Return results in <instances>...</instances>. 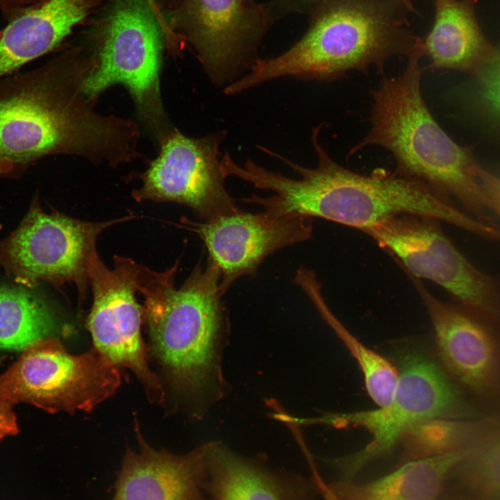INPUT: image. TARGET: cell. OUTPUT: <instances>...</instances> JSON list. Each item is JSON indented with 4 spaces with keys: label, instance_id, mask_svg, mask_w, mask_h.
<instances>
[{
    "label": "cell",
    "instance_id": "obj_9",
    "mask_svg": "<svg viewBox=\"0 0 500 500\" xmlns=\"http://www.w3.org/2000/svg\"><path fill=\"white\" fill-rule=\"evenodd\" d=\"M440 221L401 215L365 231L403 271L433 282L453 301L500 328V281L474 266L444 233Z\"/></svg>",
    "mask_w": 500,
    "mask_h": 500
},
{
    "label": "cell",
    "instance_id": "obj_10",
    "mask_svg": "<svg viewBox=\"0 0 500 500\" xmlns=\"http://www.w3.org/2000/svg\"><path fill=\"white\" fill-rule=\"evenodd\" d=\"M133 216L102 222L44 212L35 200L20 225L0 240V265L15 281L33 288L39 281H73L83 288L99 235Z\"/></svg>",
    "mask_w": 500,
    "mask_h": 500
},
{
    "label": "cell",
    "instance_id": "obj_14",
    "mask_svg": "<svg viewBox=\"0 0 500 500\" xmlns=\"http://www.w3.org/2000/svg\"><path fill=\"white\" fill-rule=\"evenodd\" d=\"M312 219L274 217L264 211L250 213L241 210L206 222L183 217L181 223L204 242L208 260L219 271L222 296L235 280L254 274L273 252L310 239Z\"/></svg>",
    "mask_w": 500,
    "mask_h": 500
},
{
    "label": "cell",
    "instance_id": "obj_28",
    "mask_svg": "<svg viewBox=\"0 0 500 500\" xmlns=\"http://www.w3.org/2000/svg\"><path fill=\"white\" fill-rule=\"evenodd\" d=\"M47 0H0V11L8 12L23 10Z\"/></svg>",
    "mask_w": 500,
    "mask_h": 500
},
{
    "label": "cell",
    "instance_id": "obj_16",
    "mask_svg": "<svg viewBox=\"0 0 500 500\" xmlns=\"http://www.w3.org/2000/svg\"><path fill=\"white\" fill-rule=\"evenodd\" d=\"M138 451L128 449L111 500H206L205 445L175 454L150 446L137 428Z\"/></svg>",
    "mask_w": 500,
    "mask_h": 500
},
{
    "label": "cell",
    "instance_id": "obj_1",
    "mask_svg": "<svg viewBox=\"0 0 500 500\" xmlns=\"http://www.w3.org/2000/svg\"><path fill=\"white\" fill-rule=\"evenodd\" d=\"M322 127L323 124L311 133L317 160L315 167L302 166L266 147L262 149L288 165L299 178L248 160L240 172V178L272 194H253L244 198L243 202L259 205L274 217H319L363 232L407 215L431 217L476 235L484 232L483 222L420 181L396 172L361 174L338 164L319 142Z\"/></svg>",
    "mask_w": 500,
    "mask_h": 500
},
{
    "label": "cell",
    "instance_id": "obj_19",
    "mask_svg": "<svg viewBox=\"0 0 500 500\" xmlns=\"http://www.w3.org/2000/svg\"><path fill=\"white\" fill-rule=\"evenodd\" d=\"M476 0H434L435 20L422 40L426 69H454L477 74L497 54L475 14Z\"/></svg>",
    "mask_w": 500,
    "mask_h": 500
},
{
    "label": "cell",
    "instance_id": "obj_4",
    "mask_svg": "<svg viewBox=\"0 0 500 500\" xmlns=\"http://www.w3.org/2000/svg\"><path fill=\"white\" fill-rule=\"evenodd\" d=\"M175 265L156 272L138 265L137 291L155 356L181 391L202 403L222 395L219 350L224 325L220 273L209 260L178 288Z\"/></svg>",
    "mask_w": 500,
    "mask_h": 500
},
{
    "label": "cell",
    "instance_id": "obj_27",
    "mask_svg": "<svg viewBox=\"0 0 500 500\" xmlns=\"http://www.w3.org/2000/svg\"><path fill=\"white\" fill-rule=\"evenodd\" d=\"M19 433V426L12 406L0 401V441Z\"/></svg>",
    "mask_w": 500,
    "mask_h": 500
},
{
    "label": "cell",
    "instance_id": "obj_3",
    "mask_svg": "<svg viewBox=\"0 0 500 500\" xmlns=\"http://www.w3.org/2000/svg\"><path fill=\"white\" fill-rule=\"evenodd\" d=\"M422 52L419 44L408 56L402 73L383 77L372 91L371 128L348 156L369 146L383 147L393 155L397 174L424 183L448 199H455L469 215L492 224L476 175L478 165L438 124L424 99Z\"/></svg>",
    "mask_w": 500,
    "mask_h": 500
},
{
    "label": "cell",
    "instance_id": "obj_5",
    "mask_svg": "<svg viewBox=\"0 0 500 500\" xmlns=\"http://www.w3.org/2000/svg\"><path fill=\"white\" fill-rule=\"evenodd\" d=\"M396 22L371 1H337L292 47L279 56L256 60L249 72L228 85L224 93L235 95L284 77L330 82L351 71L366 73L372 66L383 74L390 58L408 56L420 40L403 33Z\"/></svg>",
    "mask_w": 500,
    "mask_h": 500
},
{
    "label": "cell",
    "instance_id": "obj_7",
    "mask_svg": "<svg viewBox=\"0 0 500 500\" xmlns=\"http://www.w3.org/2000/svg\"><path fill=\"white\" fill-rule=\"evenodd\" d=\"M397 385L390 401L376 409L329 413L309 423L335 428H365L371 440L351 455L328 459L351 481L367 465L388 453L419 424L433 419H470L476 412L466 402L443 370L419 353H407L399 360Z\"/></svg>",
    "mask_w": 500,
    "mask_h": 500
},
{
    "label": "cell",
    "instance_id": "obj_24",
    "mask_svg": "<svg viewBox=\"0 0 500 500\" xmlns=\"http://www.w3.org/2000/svg\"><path fill=\"white\" fill-rule=\"evenodd\" d=\"M460 465L463 480L473 492L482 500H500V429Z\"/></svg>",
    "mask_w": 500,
    "mask_h": 500
},
{
    "label": "cell",
    "instance_id": "obj_15",
    "mask_svg": "<svg viewBox=\"0 0 500 500\" xmlns=\"http://www.w3.org/2000/svg\"><path fill=\"white\" fill-rule=\"evenodd\" d=\"M433 324L439 358L460 383L477 396L500 394V341L497 326L457 303L434 296L406 274Z\"/></svg>",
    "mask_w": 500,
    "mask_h": 500
},
{
    "label": "cell",
    "instance_id": "obj_2",
    "mask_svg": "<svg viewBox=\"0 0 500 500\" xmlns=\"http://www.w3.org/2000/svg\"><path fill=\"white\" fill-rule=\"evenodd\" d=\"M90 66L67 53L0 78V174L58 153L117 162L133 156V125L96 113L83 91Z\"/></svg>",
    "mask_w": 500,
    "mask_h": 500
},
{
    "label": "cell",
    "instance_id": "obj_13",
    "mask_svg": "<svg viewBox=\"0 0 500 500\" xmlns=\"http://www.w3.org/2000/svg\"><path fill=\"white\" fill-rule=\"evenodd\" d=\"M259 14L249 0H181L167 23L194 48L212 82L226 87L249 62Z\"/></svg>",
    "mask_w": 500,
    "mask_h": 500
},
{
    "label": "cell",
    "instance_id": "obj_18",
    "mask_svg": "<svg viewBox=\"0 0 500 500\" xmlns=\"http://www.w3.org/2000/svg\"><path fill=\"white\" fill-rule=\"evenodd\" d=\"M103 0H47L19 12L3 28L0 78L56 48Z\"/></svg>",
    "mask_w": 500,
    "mask_h": 500
},
{
    "label": "cell",
    "instance_id": "obj_25",
    "mask_svg": "<svg viewBox=\"0 0 500 500\" xmlns=\"http://www.w3.org/2000/svg\"><path fill=\"white\" fill-rule=\"evenodd\" d=\"M478 92L485 108L500 119V51L476 74Z\"/></svg>",
    "mask_w": 500,
    "mask_h": 500
},
{
    "label": "cell",
    "instance_id": "obj_20",
    "mask_svg": "<svg viewBox=\"0 0 500 500\" xmlns=\"http://www.w3.org/2000/svg\"><path fill=\"white\" fill-rule=\"evenodd\" d=\"M478 444L414 459L366 483L342 481L331 485L343 500H436L450 471L469 456Z\"/></svg>",
    "mask_w": 500,
    "mask_h": 500
},
{
    "label": "cell",
    "instance_id": "obj_23",
    "mask_svg": "<svg viewBox=\"0 0 500 500\" xmlns=\"http://www.w3.org/2000/svg\"><path fill=\"white\" fill-rule=\"evenodd\" d=\"M500 429V420L438 418L423 422L403 439L412 459L445 453L476 444Z\"/></svg>",
    "mask_w": 500,
    "mask_h": 500
},
{
    "label": "cell",
    "instance_id": "obj_29",
    "mask_svg": "<svg viewBox=\"0 0 500 500\" xmlns=\"http://www.w3.org/2000/svg\"><path fill=\"white\" fill-rule=\"evenodd\" d=\"M305 1H313V0H305ZM402 2L406 6H410L409 0H398Z\"/></svg>",
    "mask_w": 500,
    "mask_h": 500
},
{
    "label": "cell",
    "instance_id": "obj_30",
    "mask_svg": "<svg viewBox=\"0 0 500 500\" xmlns=\"http://www.w3.org/2000/svg\"><path fill=\"white\" fill-rule=\"evenodd\" d=\"M328 500H342V499L338 497H332Z\"/></svg>",
    "mask_w": 500,
    "mask_h": 500
},
{
    "label": "cell",
    "instance_id": "obj_6",
    "mask_svg": "<svg viewBox=\"0 0 500 500\" xmlns=\"http://www.w3.org/2000/svg\"><path fill=\"white\" fill-rule=\"evenodd\" d=\"M92 67L82 88L94 99L114 84L124 85L151 126L164 119L159 72L164 35L173 33L157 2L112 0L93 33Z\"/></svg>",
    "mask_w": 500,
    "mask_h": 500
},
{
    "label": "cell",
    "instance_id": "obj_31",
    "mask_svg": "<svg viewBox=\"0 0 500 500\" xmlns=\"http://www.w3.org/2000/svg\"><path fill=\"white\" fill-rule=\"evenodd\" d=\"M2 33H3V29H1V30H0V38H1V35H2Z\"/></svg>",
    "mask_w": 500,
    "mask_h": 500
},
{
    "label": "cell",
    "instance_id": "obj_26",
    "mask_svg": "<svg viewBox=\"0 0 500 500\" xmlns=\"http://www.w3.org/2000/svg\"><path fill=\"white\" fill-rule=\"evenodd\" d=\"M476 175L483 191L488 208L500 217V176L491 174L479 165Z\"/></svg>",
    "mask_w": 500,
    "mask_h": 500
},
{
    "label": "cell",
    "instance_id": "obj_22",
    "mask_svg": "<svg viewBox=\"0 0 500 500\" xmlns=\"http://www.w3.org/2000/svg\"><path fill=\"white\" fill-rule=\"evenodd\" d=\"M56 321L38 295L22 288L0 285V349L23 351L53 334Z\"/></svg>",
    "mask_w": 500,
    "mask_h": 500
},
{
    "label": "cell",
    "instance_id": "obj_17",
    "mask_svg": "<svg viewBox=\"0 0 500 500\" xmlns=\"http://www.w3.org/2000/svg\"><path fill=\"white\" fill-rule=\"evenodd\" d=\"M205 491L212 500H310L317 484L239 455L218 442L205 444Z\"/></svg>",
    "mask_w": 500,
    "mask_h": 500
},
{
    "label": "cell",
    "instance_id": "obj_12",
    "mask_svg": "<svg viewBox=\"0 0 500 500\" xmlns=\"http://www.w3.org/2000/svg\"><path fill=\"white\" fill-rule=\"evenodd\" d=\"M138 264L115 258L110 269L92 254L88 278L93 303L88 328L94 347L115 365L129 369L138 378L151 403H161L165 397L158 376L150 369L141 336L142 310L135 299Z\"/></svg>",
    "mask_w": 500,
    "mask_h": 500
},
{
    "label": "cell",
    "instance_id": "obj_11",
    "mask_svg": "<svg viewBox=\"0 0 500 500\" xmlns=\"http://www.w3.org/2000/svg\"><path fill=\"white\" fill-rule=\"evenodd\" d=\"M226 135L221 131L196 138L176 129L167 133L133 197L185 205L202 222L241 210L224 185L219 147Z\"/></svg>",
    "mask_w": 500,
    "mask_h": 500
},
{
    "label": "cell",
    "instance_id": "obj_32",
    "mask_svg": "<svg viewBox=\"0 0 500 500\" xmlns=\"http://www.w3.org/2000/svg\"><path fill=\"white\" fill-rule=\"evenodd\" d=\"M152 1H156V0H152Z\"/></svg>",
    "mask_w": 500,
    "mask_h": 500
},
{
    "label": "cell",
    "instance_id": "obj_21",
    "mask_svg": "<svg viewBox=\"0 0 500 500\" xmlns=\"http://www.w3.org/2000/svg\"><path fill=\"white\" fill-rule=\"evenodd\" d=\"M294 281L301 288L354 357L362 372L365 388L371 399L378 406L387 405L397 385L398 370L383 356L362 344L334 315L322 295L321 285L312 270L300 267Z\"/></svg>",
    "mask_w": 500,
    "mask_h": 500
},
{
    "label": "cell",
    "instance_id": "obj_8",
    "mask_svg": "<svg viewBox=\"0 0 500 500\" xmlns=\"http://www.w3.org/2000/svg\"><path fill=\"white\" fill-rule=\"evenodd\" d=\"M120 384L117 366L97 348L75 356L49 336L28 346L0 374V401L30 403L50 413L90 412Z\"/></svg>",
    "mask_w": 500,
    "mask_h": 500
}]
</instances>
